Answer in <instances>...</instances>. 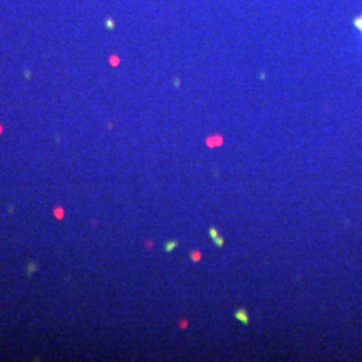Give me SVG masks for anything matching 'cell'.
<instances>
[{
	"mask_svg": "<svg viewBox=\"0 0 362 362\" xmlns=\"http://www.w3.org/2000/svg\"><path fill=\"white\" fill-rule=\"evenodd\" d=\"M357 24H358V27H360V28L362 30V19H360V20H358V23H357Z\"/></svg>",
	"mask_w": 362,
	"mask_h": 362,
	"instance_id": "1",
	"label": "cell"
}]
</instances>
